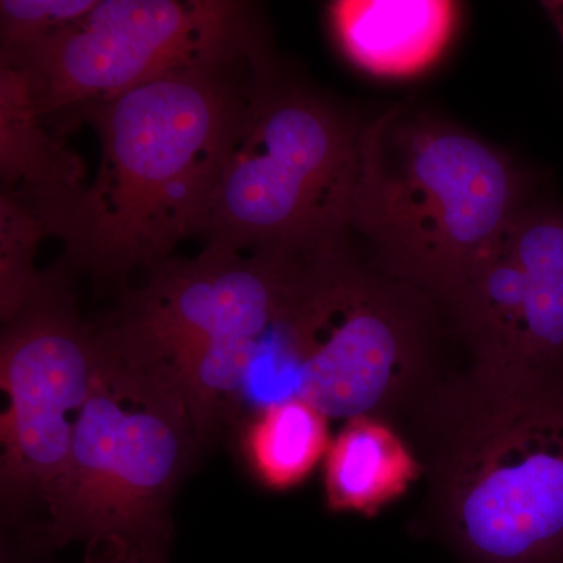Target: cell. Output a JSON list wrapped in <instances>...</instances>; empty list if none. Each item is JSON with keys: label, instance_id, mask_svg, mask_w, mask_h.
<instances>
[{"label": "cell", "instance_id": "1", "mask_svg": "<svg viewBox=\"0 0 563 563\" xmlns=\"http://www.w3.org/2000/svg\"><path fill=\"white\" fill-rule=\"evenodd\" d=\"M412 412L432 536L462 563H563V376L473 363Z\"/></svg>", "mask_w": 563, "mask_h": 563}, {"label": "cell", "instance_id": "2", "mask_svg": "<svg viewBox=\"0 0 563 563\" xmlns=\"http://www.w3.org/2000/svg\"><path fill=\"white\" fill-rule=\"evenodd\" d=\"M222 69L172 74L74 113L98 133L101 163L54 233L66 269L124 284L201 233L247 99Z\"/></svg>", "mask_w": 563, "mask_h": 563}, {"label": "cell", "instance_id": "3", "mask_svg": "<svg viewBox=\"0 0 563 563\" xmlns=\"http://www.w3.org/2000/svg\"><path fill=\"white\" fill-rule=\"evenodd\" d=\"M532 198L523 169L498 147L395 106L363 124L350 236H361L377 273L443 306Z\"/></svg>", "mask_w": 563, "mask_h": 563}, {"label": "cell", "instance_id": "4", "mask_svg": "<svg viewBox=\"0 0 563 563\" xmlns=\"http://www.w3.org/2000/svg\"><path fill=\"white\" fill-rule=\"evenodd\" d=\"M99 350L98 383L77 417L68 461L44 493V521L20 550L46 558L84 543L113 548L122 563H173L174 499L203 444L165 374Z\"/></svg>", "mask_w": 563, "mask_h": 563}, {"label": "cell", "instance_id": "5", "mask_svg": "<svg viewBox=\"0 0 563 563\" xmlns=\"http://www.w3.org/2000/svg\"><path fill=\"white\" fill-rule=\"evenodd\" d=\"M277 322L296 398L331 420H390L437 380L435 302L377 273L350 242L303 255Z\"/></svg>", "mask_w": 563, "mask_h": 563}, {"label": "cell", "instance_id": "6", "mask_svg": "<svg viewBox=\"0 0 563 563\" xmlns=\"http://www.w3.org/2000/svg\"><path fill=\"white\" fill-rule=\"evenodd\" d=\"M362 129L312 92L255 85L203 220L207 244L306 254L346 243Z\"/></svg>", "mask_w": 563, "mask_h": 563}, {"label": "cell", "instance_id": "7", "mask_svg": "<svg viewBox=\"0 0 563 563\" xmlns=\"http://www.w3.org/2000/svg\"><path fill=\"white\" fill-rule=\"evenodd\" d=\"M258 60L247 7L231 0H98L95 9L0 65L27 74L41 117L69 118L185 70Z\"/></svg>", "mask_w": 563, "mask_h": 563}, {"label": "cell", "instance_id": "8", "mask_svg": "<svg viewBox=\"0 0 563 563\" xmlns=\"http://www.w3.org/2000/svg\"><path fill=\"white\" fill-rule=\"evenodd\" d=\"M69 273L63 265L44 272L2 332L0 385L9 407L0 417V503L7 529H20L60 476L101 369L95 324L81 320Z\"/></svg>", "mask_w": 563, "mask_h": 563}, {"label": "cell", "instance_id": "9", "mask_svg": "<svg viewBox=\"0 0 563 563\" xmlns=\"http://www.w3.org/2000/svg\"><path fill=\"white\" fill-rule=\"evenodd\" d=\"M302 257L207 246L169 258L95 324L99 342L128 365L168 373L196 352L254 339L284 309Z\"/></svg>", "mask_w": 563, "mask_h": 563}, {"label": "cell", "instance_id": "10", "mask_svg": "<svg viewBox=\"0 0 563 563\" xmlns=\"http://www.w3.org/2000/svg\"><path fill=\"white\" fill-rule=\"evenodd\" d=\"M33 101L27 74L0 65V176L5 195L32 211L54 236L85 187L80 158L49 131Z\"/></svg>", "mask_w": 563, "mask_h": 563}, {"label": "cell", "instance_id": "11", "mask_svg": "<svg viewBox=\"0 0 563 563\" xmlns=\"http://www.w3.org/2000/svg\"><path fill=\"white\" fill-rule=\"evenodd\" d=\"M332 31L347 58L376 76H410L431 66L457 22V3L432 0L333 2Z\"/></svg>", "mask_w": 563, "mask_h": 563}, {"label": "cell", "instance_id": "12", "mask_svg": "<svg viewBox=\"0 0 563 563\" xmlns=\"http://www.w3.org/2000/svg\"><path fill=\"white\" fill-rule=\"evenodd\" d=\"M523 272L517 366L563 376V206L531 199L503 235Z\"/></svg>", "mask_w": 563, "mask_h": 563}, {"label": "cell", "instance_id": "13", "mask_svg": "<svg viewBox=\"0 0 563 563\" xmlns=\"http://www.w3.org/2000/svg\"><path fill=\"white\" fill-rule=\"evenodd\" d=\"M426 473L424 465L390 420L344 421L324 457V503L329 512L376 517L402 498Z\"/></svg>", "mask_w": 563, "mask_h": 563}, {"label": "cell", "instance_id": "14", "mask_svg": "<svg viewBox=\"0 0 563 563\" xmlns=\"http://www.w3.org/2000/svg\"><path fill=\"white\" fill-rule=\"evenodd\" d=\"M239 428L247 473L272 492H288L306 483L332 443L331 418L298 398L262 407Z\"/></svg>", "mask_w": 563, "mask_h": 563}, {"label": "cell", "instance_id": "15", "mask_svg": "<svg viewBox=\"0 0 563 563\" xmlns=\"http://www.w3.org/2000/svg\"><path fill=\"white\" fill-rule=\"evenodd\" d=\"M46 235L31 210L0 195V318L13 320L38 288L43 273L35 266L36 251Z\"/></svg>", "mask_w": 563, "mask_h": 563}, {"label": "cell", "instance_id": "16", "mask_svg": "<svg viewBox=\"0 0 563 563\" xmlns=\"http://www.w3.org/2000/svg\"><path fill=\"white\" fill-rule=\"evenodd\" d=\"M96 3L98 0H2L0 62L14 60L55 32L81 20Z\"/></svg>", "mask_w": 563, "mask_h": 563}, {"label": "cell", "instance_id": "17", "mask_svg": "<svg viewBox=\"0 0 563 563\" xmlns=\"http://www.w3.org/2000/svg\"><path fill=\"white\" fill-rule=\"evenodd\" d=\"M81 563H122L120 554L109 547L85 548L84 562Z\"/></svg>", "mask_w": 563, "mask_h": 563}, {"label": "cell", "instance_id": "18", "mask_svg": "<svg viewBox=\"0 0 563 563\" xmlns=\"http://www.w3.org/2000/svg\"><path fill=\"white\" fill-rule=\"evenodd\" d=\"M542 7L547 11L551 24L554 25L563 46V0H547V2H542Z\"/></svg>", "mask_w": 563, "mask_h": 563}]
</instances>
